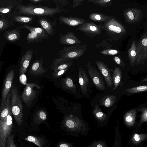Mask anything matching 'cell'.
Returning a JSON list of instances; mask_svg holds the SVG:
<instances>
[{"label": "cell", "mask_w": 147, "mask_h": 147, "mask_svg": "<svg viewBox=\"0 0 147 147\" xmlns=\"http://www.w3.org/2000/svg\"><path fill=\"white\" fill-rule=\"evenodd\" d=\"M20 9L21 12L24 14L38 18L43 16L52 17L55 15L64 11L61 8L57 6L53 8L34 4L21 6Z\"/></svg>", "instance_id": "cell-1"}, {"label": "cell", "mask_w": 147, "mask_h": 147, "mask_svg": "<svg viewBox=\"0 0 147 147\" xmlns=\"http://www.w3.org/2000/svg\"><path fill=\"white\" fill-rule=\"evenodd\" d=\"M11 94L10 104L12 114L17 124L21 126L23 122V107L18 90L15 86H13L11 88Z\"/></svg>", "instance_id": "cell-2"}, {"label": "cell", "mask_w": 147, "mask_h": 147, "mask_svg": "<svg viewBox=\"0 0 147 147\" xmlns=\"http://www.w3.org/2000/svg\"><path fill=\"white\" fill-rule=\"evenodd\" d=\"M13 122L11 109L4 119H0V147H5L8 136L12 131Z\"/></svg>", "instance_id": "cell-3"}, {"label": "cell", "mask_w": 147, "mask_h": 147, "mask_svg": "<svg viewBox=\"0 0 147 147\" xmlns=\"http://www.w3.org/2000/svg\"><path fill=\"white\" fill-rule=\"evenodd\" d=\"M85 50V47L83 45H71L64 47L59 52L57 55L60 57L73 60L81 56Z\"/></svg>", "instance_id": "cell-4"}, {"label": "cell", "mask_w": 147, "mask_h": 147, "mask_svg": "<svg viewBox=\"0 0 147 147\" xmlns=\"http://www.w3.org/2000/svg\"><path fill=\"white\" fill-rule=\"evenodd\" d=\"M63 124L68 130L74 131H80L82 126V120L78 117L72 114L65 117Z\"/></svg>", "instance_id": "cell-5"}, {"label": "cell", "mask_w": 147, "mask_h": 147, "mask_svg": "<svg viewBox=\"0 0 147 147\" xmlns=\"http://www.w3.org/2000/svg\"><path fill=\"white\" fill-rule=\"evenodd\" d=\"M40 89V86L35 83H27L22 95V98L24 103L28 105L31 103L35 98L36 93L34 90L35 87Z\"/></svg>", "instance_id": "cell-6"}, {"label": "cell", "mask_w": 147, "mask_h": 147, "mask_svg": "<svg viewBox=\"0 0 147 147\" xmlns=\"http://www.w3.org/2000/svg\"><path fill=\"white\" fill-rule=\"evenodd\" d=\"M87 70L89 75L96 87L101 91L104 90L105 85L102 77L99 72L90 64L88 65Z\"/></svg>", "instance_id": "cell-7"}, {"label": "cell", "mask_w": 147, "mask_h": 147, "mask_svg": "<svg viewBox=\"0 0 147 147\" xmlns=\"http://www.w3.org/2000/svg\"><path fill=\"white\" fill-rule=\"evenodd\" d=\"M14 76V70L12 69L8 72L5 78L1 94V107L4 104L7 96L11 88Z\"/></svg>", "instance_id": "cell-8"}, {"label": "cell", "mask_w": 147, "mask_h": 147, "mask_svg": "<svg viewBox=\"0 0 147 147\" xmlns=\"http://www.w3.org/2000/svg\"><path fill=\"white\" fill-rule=\"evenodd\" d=\"M38 18L37 21V23L41 26L42 28L50 36L55 35V29L54 27L57 24V20L52 22L45 16L39 17Z\"/></svg>", "instance_id": "cell-9"}, {"label": "cell", "mask_w": 147, "mask_h": 147, "mask_svg": "<svg viewBox=\"0 0 147 147\" xmlns=\"http://www.w3.org/2000/svg\"><path fill=\"white\" fill-rule=\"evenodd\" d=\"M59 42L61 45H79L82 42L72 32H68L64 34H60Z\"/></svg>", "instance_id": "cell-10"}, {"label": "cell", "mask_w": 147, "mask_h": 147, "mask_svg": "<svg viewBox=\"0 0 147 147\" xmlns=\"http://www.w3.org/2000/svg\"><path fill=\"white\" fill-rule=\"evenodd\" d=\"M73 63L72 60L55 57L53 60L52 65L50 67L54 71L69 68Z\"/></svg>", "instance_id": "cell-11"}, {"label": "cell", "mask_w": 147, "mask_h": 147, "mask_svg": "<svg viewBox=\"0 0 147 147\" xmlns=\"http://www.w3.org/2000/svg\"><path fill=\"white\" fill-rule=\"evenodd\" d=\"M43 62L42 58L37 59L31 65L29 73L34 76H39L45 73L48 69L43 67Z\"/></svg>", "instance_id": "cell-12"}, {"label": "cell", "mask_w": 147, "mask_h": 147, "mask_svg": "<svg viewBox=\"0 0 147 147\" xmlns=\"http://www.w3.org/2000/svg\"><path fill=\"white\" fill-rule=\"evenodd\" d=\"M60 24L69 26H75L84 23L85 20L81 18L73 16H60L58 18Z\"/></svg>", "instance_id": "cell-13"}, {"label": "cell", "mask_w": 147, "mask_h": 147, "mask_svg": "<svg viewBox=\"0 0 147 147\" xmlns=\"http://www.w3.org/2000/svg\"><path fill=\"white\" fill-rule=\"evenodd\" d=\"M33 51L29 49L22 56L20 62L19 74L21 75L24 74L29 65L32 58Z\"/></svg>", "instance_id": "cell-14"}, {"label": "cell", "mask_w": 147, "mask_h": 147, "mask_svg": "<svg viewBox=\"0 0 147 147\" xmlns=\"http://www.w3.org/2000/svg\"><path fill=\"white\" fill-rule=\"evenodd\" d=\"M96 63L99 69L105 79L107 86L111 88L113 83L110 70L101 62L98 61Z\"/></svg>", "instance_id": "cell-15"}, {"label": "cell", "mask_w": 147, "mask_h": 147, "mask_svg": "<svg viewBox=\"0 0 147 147\" xmlns=\"http://www.w3.org/2000/svg\"><path fill=\"white\" fill-rule=\"evenodd\" d=\"M79 70V82L80 84L82 93L85 94L87 92L89 85V80L85 72L81 67Z\"/></svg>", "instance_id": "cell-16"}, {"label": "cell", "mask_w": 147, "mask_h": 147, "mask_svg": "<svg viewBox=\"0 0 147 147\" xmlns=\"http://www.w3.org/2000/svg\"><path fill=\"white\" fill-rule=\"evenodd\" d=\"M11 94L9 93L7 95L6 100L3 105L0 107V119L3 120L6 117L11 109L10 104Z\"/></svg>", "instance_id": "cell-17"}, {"label": "cell", "mask_w": 147, "mask_h": 147, "mask_svg": "<svg viewBox=\"0 0 147 147\" xmlns=\"http://www.w3.org/2000/svg\"><path fill=\"white\" fill-rule=\"evenodd\" d=\"M122 78L121 69L119 67H116L114 70L113 76V82L114 87L113 90H115L120 84Z\"/></svg>", "instance_id": "cell-18"}, {"label": "cell", "mask_w": 147, "mask_h": 147, "mask_svg": "<svg viewBox=\"0 0 147 147\" xmlns=\"http://www.w3.org/2000/svg\"><path fill=\"white\" fill-rule=\"evenodd\" d=\"M116 97L113 95H108L103 97L100 101V104L107 107L113 105L116 100Z\"/></svg>", "instance_id": "cell-19"}, {"label": "cell", "mask_w": 147, "mask_h": 147, "mask_svg": "<svg viewBox=\"0 0 147 147\" xmlns=\"http://www.w3.org/2000/svg\"><path fill=\"white\" fill-rule=\"evenodd\" d=\"M62 87L71 91L75 92L76 88L72 80L68 76L63 79L61 83Z\"/></svg>", "instance_id": "cell-20"}, {"label": "cell", "mask_w": 147, "mask_h": 147, "mask_svg": "<svg viewBox=\"0 0 147 147\" xmlns=\"http://www.w3.org/2000/svg\"><path fill=\"white\" fill-rule=\"evenodd\" d=\"M25 140L34 143L38 147H43L45 144V140L44 138L38 136H29L25 138Z\"/></svg>", "instance_id": "cell-21"}, {"label": "cell", "mask_w": 147, "mask_h": 147, "mask_svg": "<svg viewBox=\"0 0 147 147\" xmlns=\"http://www.w3.org/2000/svg\"><path fill=\"white\" fill-rule=\"evenodd\" d=\"M47 118L46 112L43 109L39 110L35 114L34 122L36 123H40L45 121Z\"/></svg>", "instance_id": "cell-22"}, {"label": "cell", "mask_w": 147, "mask_h": 147, "mask_svg": "<svg viewBox=\"0 0 147 147\" xmlns=\"http://www.w3.org/2000/svg\"><path fill=\"white\" fill-rule=\"evenodd\" d=\"M136 113V109H133L127 112L124 116L125 122L129 124H133L135 121Z\"/></svg>", "instance_id": "cell-23"}, {"label": "cell", "mask_w": 147, "mask_h": 147, "mask_svg": "<svg viewBox=\"0 0 147 147\" xmlns=\"http://www.w3.org/2000/svg\"><path fill=\"white\" fill-rule=\"evenodd\" d=\"M27 42L28 43H38L41 42L43 38L34 31H31L27 37Z\"/></svg>", "instance_id": "cell-24"}, {"label": "cell", "mask_w": 147, "mask_h": 147, "mask_svg": "<svg viewBox=\"0 0 147 147\" xmlns=\"http://www.w3.org/2000/svg\"><path fill=\"white\" fill-rule=\"evenodd\" d=\"M23 27L27 28L30 31H34L43 37L44 39H49V38L48 37L49 35L42 28L33 27L28 26H23Z\"/></svg>", "instance_id": "cell-25"}, {"label": "cell", "mask_w": 147, "mask_h": 147, "mask_svg": "<svg viewBox=\"0 0 147 147\" xmlns=\"http://www.w3.org/2000/svg\"><path fill=\"white\" fill-rule=\"evenodd\" d=\"M93 113L95 117L100 120H104L107 117V115L101 110L98 105L94 107Z\"/></svg>", "instance_id": "cell-26"}, {"label": "cell", "mask_w": 147, "mask_h": 147, "mask_svg": "<svg viewBox=\"0 0 147 147\" xmlns=\"http://www.w3.org/2000/svg\"><path fill=\"white\" fill-rule=\"evenodd\" d=\"M147 86L142 85L126 89L125 92L129 94H135L142 92L146 91Z\"/></svg>", "instance_id": "cell-27"}, {"label": "cell", "mask_w": 147, "mask_h": 147, "mask_svg": "<svg viewBox=\"0 0 147 147\" xmlns=\"http://www.w3.org/2000/svg\"><path fill=\"white\" fill-rule=\"evenodd\" d=\"M5 147H17L14 141V136L10 134L7 137Z\"/></svg>", "instance_id": "cell-28"}, {"label": "cell", "mask_w": 147, "mask_h": 147, "mask_svg": "<svg viewBox=\"0 0 147 147\" xmlns=\"http://www.w3.org/2000/svg\"><path fill=\"white\" fill-rule=\"evenodd\" d=\"M36 18L34 17L21 16L17 17L15 18L17 21L25 23L31 22L34 19Z\"/></svg>", "instance_id": "cell-29"}, {"label": "cell", "mask_w": 147, "mask_h": 147, "mask_svg": "<svg viewBox=\"0 0 147 147\" xmlns=\"http://www.w3.org/2000/svg\"><path fill=\"white\" fill-rule=\"evenodd\" d=\"M138 110L141 113V121L143 122L147 121V109L146 107L140 108Z\"/></svg>", "instance_id": "cell-30"}, {"label": "cell", "mask_w": 147, "mask_h": 147, "mask_svg": "<svg viewBox=\"0 0 147 147\" xmlns=\"http://www.w3.org/2000/svg\"><path fill=\"white\" fill-rule=\"evenodd\" d=\"M69 68H67L64 69L54 71L52 74V76L53 78H56L59 77L65 73Z\"/></svg>", "instance_id": "cell-31"}, {"label": "cell", "mask_w": 147, "mask_h": 147, "mask_svg": "<svg viewBox=\"0 0 147 147\" xmlns=\"http://www.w3.org/2000/svg\"><path fill=\"white\" fill-rule=\"evenodd\" d=\"M52 1L56 3L57 6L60 8L62 6H65L69 4L67 0H53Z\"/></svg>", "instance_id": "cell-32"}, {"label": "cell", "mask_w": 147, "mask_h": 147, "mask_svg": "<svg viewBox=\"0 0 147 147\" xmlns=\"http://www.w3.org/2000/svg\"><path fill=\"white\" fill-rule=\"evenodd\" d=\"M108 28L111 31L115 32L116 33H120L121 31V29L119 27L112 25L109 26Z\"/></svg>", "instance_id": "cell-33"}, {"label": "cell", "mask_w": 147, "mask_h": 147, "mask_svg": "<svg viewBox=\"0 0 147 147\" xmlns=\"http://www.w3.org/2000/svg\"><path fill=\"white\" fill-rule=\"evenodd\" d=\"M83 1L81 0H73L72 7L74 8L78 7L82 4Z\"/></svg>", "instance_id": "cell-34"}, {"label": "cell", "mask_w": 147, "mask_h": 147, "mask_svg": "<svg viewBox=\"0 0 147 147\" xmlns=\"http://www.w3.org/2000/svg\"><path fill=\"white\" fill-rule=\"evenodd\" d=\"M57 147H74L71 144L67 142H61L60 143Z\"/></svg>", "instance_id": "cell-35"}, {"label": "cell", "mask_w": 147, "mask_h": 147, "mask_svg": "<svg viewBox=\"0 0 147 147\" xmlns=\"http://www.w3.org/2000/svg\"><path fill=\"white\" fill-rule=\"evenodd\" d=\"M48 0H31L30 1L32 3L36 4H40L42 3L47 1Z\"/></svg>", "instance_id": "cell-36"}, {"label": "cell", "mask_w": 147, "mask_h": 147, "mask_svg": "<svg viewBox=\"0 0 147 147\" xmlns=\"http://www.w3.org/2000/svg\"><path fill=\"white\" fill-rule=\"evenodd\" d=\"M17 38V35L14 33L10 34L8 36V38L10 40H13L16 39Z\"/></svg>", "instance_id": "cell-37"}, {"label": "cell", "mask_w": 147, "mask_h": 147, "mask_svg": "<svg viewBox=\"0 0 147 147\" xmlns=\"http://www.w3.org/2000/svg\"><path fill=\"white\" fill-rule=\"evenodd\" d=\"M24 75H21L20 78V80L21 82H22V83L24 84H26V76Z\"/></svg>", "instance_id": "cell-38"}, {"label": "cell", "mask_w": 147, "mask_h": 147, "mask_svg": "<svg viewBox=\"0 0 147 147\" xmlns=\"http://www.w3.org/2000/svg\"><path fill=\"white\" fill-rule=\"evenodd\" d=\"M129 18L131 20H133L134 18L133 13L131 11H129L127 13Z\"/></svg>", "instance_id": "cell-39"}, {"label": "cell", "mask_w": 147, "mask_h": 147, "mask_svg": "<svg viewBox=\"0 0 147 147\" xmlns=\"http://www.w3.org/2000/svg\"><path fill=\"white\" fill-rule=\"evenodd\" d=\"M114 60L117 64L120 65L121 61L120 59L118 57H116L114 58Z\"/></svg>", "instance_id": "cell-40"}, {"label": "cell", "mask_w": 147, "mask_h": 147, "mask_svg": "<svg viewBox=\"0 0 147 147\" xmlns=\"http://www.w3.org/2000/svg\"><path fill=\"white\" fill-rule=\"evenodd\" d=\"M117 51L115 50H111L109 52V54L112 55H115L117 54Z\"/></svg>", "instance_id": "cell-41"}, {"label": "cell", "mask_w": 147, "mask_h": 147, "mask_svg": "<svg viewBox=\"0 0 147 147\" xmlns=\"http://www.w3.org/2000/svg\"><path fill=\"white\" fill-rule=\"evenodd\" d=\"M134 138L135 140L136 141H138L140 140V136L137 134L135 135Z\"/></svg>", "instance_id": "cell-42"}, {"label": "cell", "mask_w": 147, "mask_h": 147, "mask_svg": "<svg viewBox=\"0 0 147 147\" xmlns=\"http://www.w3.org/2000/svg\"><path fill=\"white\" fill-rule=\"evenodd\" d=\"M142 45L144 46L147 45V39L145 38L143 39L142 42Z\"/></svg>", "instance_id": "cell-43"}, {"label": "cell", "mask_w": 147, "mask_h": 147, "mask_svg": "<svg viewBox=\"0 0 147 147\" xmlns=\"http://www.w3.org/2000/svg\"><path fill=\"white\" fill-rule=\"evenodd\" d=\"M89 29L90 30L92 31H95L97 30L95 26H90Z\"/></svg>", "instance_id": "cell-44"}, {"label": "cell", "mask_w": 147, "mask_h": 147, "mask_svg": "<svg viewBox=\"0 0 147 147\" xmlns=\"http://www.w3.org/2000/svg\"><path fill=\"white\" fill-rule=\"evenodd\" d=\"M130 54L131 55L132 57L135 56L136 55V52L134 50H132L131 51Z\"/></svg>", "instance_id": "cell-45"}, {"label": "cell", "mask_w": 147, "mask_h": 147, "mask_svg": "<svg viewBox=\"0 0 147 147\" xmlns=\"http://www.w3.org/2000/svg\"><path fill=\"white\" fill-rule=\"evenodd\" d=\"M9 11V9H8L6 8L3 10L2 11V12L3 13H7Z\"/></svg>", "instance_id": "cell-46"}, {"label": "cell", "mask_w": 147, "mask_h": 147, "mask_svg": "<svg viewBox=\"0 0 147 147\" xmlns=\"http://www.w3.org/2000/svg\"><path fill=\"white\" fill-rule=\"evenodd\" d=\"M95 18L97 20H100L101 18L99 15H97L95 16Z\"/></svg>", "instance_id": "cell-47"}, {"label": "cell", "mask_w": 147, "mask_h": 147, "mask_svg": "<svg viewBox=\"0 0 147 147\" xmlns=\"http://www.w3.org/2000/svg\"><path fill=\"white\" fill-rule=\"evenodd\" d=\"M3 25V23L2 21H0V29L1 28Z\"/></svg>", "instance_id": "cell-48"}, {"label": "cell", "mask_w": 147, "mask_h": 147, "mask_svg": "<svg viewBox=\"0 0 147 147\" xmlns=\"http://www.w3.org/2000/svg\"><path fill=\"white\" fill-rule=\"evenodd\" d=\"M142 81V82H147V78H146L144 79H143Z\"/></svg>", "instance_id": "cell-49"}, {"label": "cell", "mask_w": 147, "mask_h": 147, "mask_svg": "<svg viewBox=\"0 0 147 147\" xmlns=\"http://www.w3.org/2000/svg\"><path fill=\"white\" fill-rule=\"evenodd\" d=\"M111 0H104V1H105L106 2H108L110 1Z\"/></svg>", "instance_id": "cell-50"}, {"label": "cell", "mask_w": 147, "mask_h": 147, "mask_svg": "<svg viewBox=\"0 0 147 147\" xmlns=\"http://www.w3.org/2000/svg\"><path fill=\"white\" fill-rule=\"evenodd\" d=\"M96 147H102V146L100 144H98Z\"/></svg>", "instance_id": "cell-51"}]
</instances>
